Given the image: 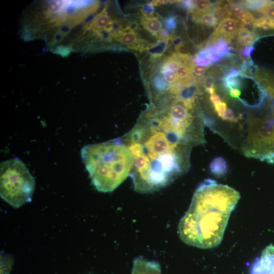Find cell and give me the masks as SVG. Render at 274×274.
Segmentation results:
<instances>
[{
	"label": "cell",
	"instance_id": "6da1fadb",
	"mask_svg": "<svg viewBox=\"0 0 274 274\" xmlns=\"http://www.w3.org/2000/svg\"><path fill=\"white\" fill-rule=\"evenodd\" d=\"M120 138L133 158L130 176L138 192L162 188L189 168L191 146L186 138L162 128L143 114Z\"/></svg>",
	"mask_w": 274,
	"mask_h": 274
},
{
	"label": "cell",
	"instance_id": "7a4b0ae2",
	"mask_svg": "<svg viewBox=\"0 0 274 274\" xmlns=\"http://www.w3.org/2000/svg\"><path fill=\"white\" fill-rule=\"evenodd\" d=\"M239 198V193L228 186L217 184L211 179L201 183L179 222L178 233L181 240L201 249L218 246Z\"/></svg>",
	"mask_w": 274,
	"mask_h": 274
},
{
	"label": "cell",
	"instance_id": "3957f363",
	"mask_svg": "<svg viewBox=\"0 0 274 274\" xmlns=\"http://www.w3.org/2000/svg\"><path fill=\"white\" fill-rule=\"evenodd\" d=\"M81 156L92 184L101 192L117 188L130 176L133 163L131 152L120 138L85 145Z\"/></svg>",
	"mask_w": 274,
	"mask_h": 274
},
{
	"label": "cell",
	"instance_id": "277c9868",
	"mask_svg": "<svg viewBox=\"0 0 274 274\" xmlns=\"http://www.w3.org/2000/svg\"><path fill=\"white\" fill-rule=\"evenodd\" d=\"M1 197L15 208L31 201L35 187L33 177L18 158L1 163Z\"/></svg>",
	"mask_w": 274,
	"mask_h": 274
},
{
	"label": "cell",
	"instance_id": "5b68a950",
	"mask_svg": "<svg viewBox=\"0 0 274 274\" xmlns=\"http://www.w3.org/2000/svg\"><path fill=\"white\" fill-rule=\"evenodd\" d=\"M230 47L224 39L217 40L211 44H208L195 56L193 62L198 65L209 66L225 57H230Z\"/></svg>",
	"mask_w": 274,
	"mask_h": 274
},
{
	"label": "cell",
	"instance_id": "8992f818",
	"mask_svg": "<svg viewBox=\"0 0 274 274\" xmlns=\"http://www.w3.org/2000/svg\"><path fill=\"white\" fill-rule=\"evenodd\" d=\"M241 22L236 18L225 17L218 23L208 44H211L218 39L225 40L228 43L237 36Z\"/></svg>",
	"mask_w": 274,
	"mask_h": 274
},
{
	"label": "cell",
	"instance_id": "52a82bcc",
	"mask_svg": "<svg viewBox=\"0 0 274 274\" xmlns=\"http://www.w3.org/2000/svg\"><path fill=\"white\" fill-rule=\"evenodd\" d=\"M251 273L274 274V247L270 245L253 264Z\"/></svg>",
	"mask_w": 274,
	"mask_h": 274
},
{
	"label": "cell",
	"instance_id": "ba28073f",
	"mask_svg": "<svg viewBox=\"0 0 274 274\" xmlns=\"http://www.w3.org/2000/svg\"><path fill=\"white\" fill-rule=\"evenodd\" d=\"M131 274H161V271L158 263L138 257L133 261Z\"/></svg>",
	"mask_w": 274,
	"mask_h": 274
},
{
	"label": "cell",
	"instance_id": "9c48e42d",
	"mask_svg": "<svg viewBox=\"0 0 274 274\" xmlns=\"http://www.w3.org/2000/svg\"><path fill=\"white\" fill-rule=\"evenodd\" d=\"M115 40L135 50H147L150 46L147 45L145 41L140 39L136 32L131 31H122Z\"/></svg>",
	"mask_w": 274,
	"mask_h": 274
},
{
	"label": "cell",
	"instance_id": "30bf717a",
	"mask_svg": "<svg viewBox=\"0 0 274 274\" xmlns=\"http://www.w3.org/2000/svg\"><path fill=\"white\" fill-rule=\"evenodd\" d=\"M141 24L144 28L152 35L158 36L162 29V24L156 17H144L141 19Z\"/></svg>",
	"mask_w": 274,
	"mask_h": 274
},
{
	"label": "cell",
	"instance_id": "8fae6325",
	"mask_svg": "<svg viewBox=\"0 0 274 274\" xmlns=\"http://www.w3.org/2000/svg\"><path fill=\"white\" fill-rule=\"evenodd\" d=\"M172 37L167 38H161L156 44L149 46L147 50L151 57L156 58L163 54L168 47L169 40Z\"/></svg>",
	"mask_w": 274,
	"mask_h": 274
},
{
	"label": "cell",
	"instance_id": "7c38bea8",
	"mask_svg": "<svg viewBox=\"0 0 274 274\" xmlns=\"http://www.w3.org/2000/svg\"><path fill=\"white\" fill-rule=\"evenodd\" d=\"M228 2L231 6L234 16H235L241 22H254L253 16L249 11L242 8L236 2H233V1Z\"/></svg>",
	"mask_w": 274,
	"mask_h": 274
},
{
	"label": "cell",
	"instance_id": "4fadbf2b",
	"mask_svg": "<svg viewBox=\"0 0 274 274\" xmlns=\"http://www.w3.org/2000/svg\"><path fill=\"white\" fill-rule=\"evenodd\" d=\"M212 173L216 176H221L226 173L227 166L226 161L221 157L214 159L210 165Z\"/></svg>",
	"mask_w": 274,
	"mask_h": 274
},
{
	"label": "cell",
	"instance_id": "5bb4252c",
	"mask_svg": "<svg viewBox=\"0 0 274 274\" xmlns=\"http://www.w3.org/2000/svg\"><path fill=\"white\" fill-rule=\"evenodd\" d=\"M193 19L196 22L201 23L208 27H215L218 22L210 12L194 13Z\"/></svg>",
	"mask_w": 274,
	"mask_h": 274
},
{
	"label": "cell",
	"instance_id": "9a60e30c",
	"mask_svg": "<svg viewBox=\"0 0 274 274\" xmlns=\"http://www.w3.org/2000/svg\"><path fill=\"white\" fill-rule=\"evenodd\" d=\"M214 5L211 1L206 0L195 1V10L196 13L210 12Z\"/></svg>",
	"mask_w": 274,
	"mask_h": 274
},
{
	"label": "cell",
	"instance_id": "2e32d148",
	"mask_svg": "<svg viewBox=\"0 0 274 274\" xmlns=\"http://www.w3.org/2000/svg\"><path fill=\"white\" fill-rule=\"evenodd\" d=\"M12 260L7 256H1V274H8L11 270L12 265Z\"/></svg>",
	"mask_w": 274,
	"mask_h": 274
},
{
	"label": "cell",
	"instance_id": "e0dca14e",
	"mask_svg": "<svg viewBox=\"0 0 274 274\" xmlns=\"http://www.w3.org/2000/svg\"><path fill=\"white\" fill-rule=\"evenodd\" d=\"M210 13L213 15L217 22H220L221 19L226 17L222 7L220 6L213 7Z\"/></svg>",
	"mask_w": 274,
	"mask_h": 274
},
{
	"label": "cell",
	"instance_id": "ac0fdd59",
	"mask_svg": "<svg viewBox=\"0 0 274 274\" xmlns=\"http://www.w3.org/2000/svg\"><path fill=\"white\" fill-rule=\"evenodd\" d=\"M163 23L164 26L163 28L168 30L170 33L174 31L177 26L176 18L174 16H169L164 18Z\"/></svg>",
	"mask_w": 274,
	"mask_h": 274
},
{
	"label": "cell",
	"instance_id": "d6986e66",
	"mask_svg": "<svg viewBox=\"0 0 274 274\" xmlns=\"http://www.w3.org/2000/svg\"><path fill=\"white\" fill-rule=\"evenodd\" d=\"M179 4L181 9L189 13L193 12L195 10V1H179Z\"/></svg>",
	"mask_w": 274,
	"mask_h": 274
},
{
	"label": "cell",
	"instance_id": "ffe728a7",
	"mask_svg": "<svg viewBox=\"0 0 274 274\" xmlns=\"http://www.w3.org/2000/svg\"><path fill=\"white\" fill-rule=\"evenodd\" d=\"M253 46H246L239 49V55L244 60H248L251 59L250 56L254 50Z\"/></svg>",
	"mask_w": 274,
	"mask_h": 274
},
{
	"label": "cell",
	"instance_id": "44dd1931",
	"mask_svg": "<svg viewBox=\"0 0 274 274\" xmlns=\"http://www.w3.org/2000/svg\"><path fill=\"white\" fill-rule=\"evenodd\" d=\"M141 12L143 15V17L147 18L153 17L154 7L149 2L142 6Z\"/></svg>",
	"mask_w": 274,
	"mask_h": 274
},
{
	"label": "cell",
	"instance_id": "7402d4cb",
	"mask_svg": "<svg viewBox=\"0 0 274 274\" xmlns=\"http://www.w3.org/2000/svg\"><path fill=\"white\" fill-rule=\"evenodd\" d=\"M163 79L169 84H173L178 81L176 74L171 71H165L162 73Z\"/></svg>",
	"mask_w": 274,
	"mask_h": 274
},
{
	"label": "cell",
	"instance_id": "603a6c76",
	"mask_svg": "<svg viewBox=\"0 0 274 274\" xmlns=\"http://www.w3.org/2000/svg\"><path fill=\"white\" fill-rule=\"evenodd\" d=\"M140 26L137 21L134 20L129 21L123 25L124 31H131L136 32L139 29Z\"/></svg>",
	"mask_w": 274,
	"mask_h": 274
},
{
	"label": "cell",
	"instance_id": "cb8c5ba5",
	"mask_svg": "<svg viewBox=\"0 0 274 274\" xmlns=\"http://www.w3.org/2000/svg\"><path fill=\"white\" fill-rule=\"evenodd\" d=\"M208 68V66L203 67L193 63L192 65V73L195 76L202 77Z\"/></svg>",
	"mask_w": 274,
	"mask_h": 274
},
{
	"label": "cell",
	"instance_id": "d4e9b609",
	"mask_svg": "<svg viewBox=\"0 0 274 274\" xmlns=\"http://www.w3.org/2000/svg\"><path fill=\"white\" fill-rule=\"evenodd\" d=\"M221 118L224 120L232 122H237L238 120L237 118L234 116L233 111L229 108L226 109Z\"/></svg>",
	"mask_w": 274,
	"mask_h": 274
},
{
	"label": "cell",
	"instance_id": "484cf974",
	"mask_svg": "<svg viewBox=\"0 0 274 274\" xmlns=\"http://www.w3.org/2000/svg\"><path fill=\"white\" fill-rule=\"evenodd\" d=\"M214 107L219 117L222 118L224 112L227 109L226 104L225 102L221 101L214 105Z\"/></svg>",
	"mask_w": 274,
	"mask_h": 274
},
{
	"label": "cell",
	"instance_id": "4316f807",
	"mask_svg": "<svg viewBox=\"0 0 274 274\" xmlns=\"http://www.w3.org/2000/svg\"><path fill=\"white\" fill-rule=\"evenodd\" d=\"M240 75L241 74L239 70L237 69L235 67H231L227 70L224 75H223V77H237Z\"/></svg>",
	"mask_w": 274,
	"mask_h": 274
},
{
	"label": "cell",
	"instance_id": "83f0119b",
	"mask_svg": "<svg viewBox=\"0 0 274 274\" xmlns=\"http://www.w3.org/2000/svg\"><path fill=\"white\" fill-rule=\"evenodd\" d=\"M173 45L174 46L176 50H178L183 45L182 39L179 37H177L176 38H172V39Z\"/></svg>",
	"mask_w": 274,
	"mask_h": 274
},
{
	"label": "cell",
	"instance_id": "f1b7e54d",
	"mask_svg": "<svg viewBox=\"0 0 274 274\" xmlns=\"http://www.w3.org/2000/svg\"><path fill=\"white\" fill-rule=\"evenodd\" d=\"M210 100L213 105L222 101L220 97L216 93L211 95Z\"/></svg>",
	"mask_w": 274,
	"mask_h": 274
},
{
	"label": "cell",
	"instance_id": "f546056e",
	"mask_svg": "<svg viewBox=\"0 0 274 274\" xmlns=\"http://www.w3.org/2000/svg\"><path fill=\"white\" fill-rule=\"evenodd\" d=\"M229 95L233 97V98H239L240 95H241V92L239 89H231L229 90Z\"/></svg>",
	"mask_w": 274,
	"mask_h": 274
},
{
	"label": "cell",
	"instance_id": "4dcf8cb0",
	"mask_svg": "<svg viewBox=\"0 0 274 274\" xmlns=\"http://www.w3.org/2000/svg\"><path fill=\"white\" fill-rule=\"evenodd\" d=\"M205 91L207 93L212 95V94H214L215 93V88L214 86H211V87H210L206 88H205Z\"/></svg>",
	"mask_w": 274,
	"mask_h": 274
},
{
	"label": "cell",
	"instance_id": "1f68e13d",
	"mask_svg": "<svg viewBox=\"0 0 274 274\" xmlns=\"http://www.w3.org/2000/svg\"><path fill=\"white\" fill-rule=\"evenodd\" d=\"M268 93L270 94L271 97L274 99V85L271 88Z\"/></svg>",
	"mask_w": 274,
	"mask_h": 274
}]
</instances>
